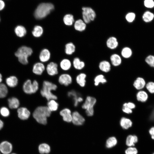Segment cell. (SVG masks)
Here are the masks:
<instances>
[{
  "label": "cell",
  "instance_id": "3957f363",
  "mask_svg": "<svg viewBox=\"0 0 154 154\" xmlns=\"http://www.w3.org/2000/svg\"><path fill=\"white\" fill-rule=\"evenodd\" d=\"M54 9V5L51 3H41L36 9L34 13L35 17L37 19H42L49 14Z\"/></svg>",
  "mask_w": 154,
  "mask_h": 154
},
{
  "label": "cell",
  "instance_id": "f35d334b",
  "mask_svg": "<svg viewBox=\"0 0 154 154\" xmlns=\"http://www.w3.org/2000/svg\"><path fill=\"white\" fill-rule=\"evenodd\" d=\"M117 142V139L115 137H111L107 140L106 146L108 148H112L116 145Z\"/></svg>",
  "mask_w": 154,
  "mask_h": 154
},
{
  "label": "cell",
  "instance_id": "f1b7e54d",
  "mask_svg": "<svg viewBox=\"0 0 154 154\" xmlns=\"http://www.w3.org/2000/svg\"><path fill=\"white\" fill-rule=\"evenodd\" d=\"M6 82L9 86L11 87H14L17 85L18 80L16 77L12 76L6 78Z\"/></svg>",
  "mask_w": 154,
  "mask_h": 154
},
{
  "label": "cell",
  "instance_id": "11a10c76",
  "mask_svg": "<svg viewBox=\"0 0 154 154\" xmlns=\"http://www.w3.org/2000/svg\"><path fill=\"white\" fill-rule=\"evenodd\" d=\"M11 154H17L15 153H12Z\"/></svg>",
  "mask_w": 154,
  "mask_h": 154
},
{
  "label": "cell",
  "instance_id": "f546056e",
  "mask_svg": "<svg viewBox=\"0 0 154 154\" xmlns=\"http://www.w3.org/2000/svg\"><path fill=\"white\" fill-rule=\"evenodd\" d=\"M73 63L74 68L78 70H82L85 66V63L81 61L79 58L78 57L75 58L74 59Z\"/></svg>",
  "mask_w": 154,
  "mask_h": 154
},
{
  "label": "cell",
  "instance_id": "f907efd6",
  "mask_svg": "<svg viewBox=\"0 0 154 154\" xmlns=\"http://www.w3.org/2000/svg\"><path fill=\"white\" fill-rule=\"evenodd\" d=\"M5 6L4 2L2 0H0V11L3 10Z\"/></svg>",
  "mask_w": 154,
  "mask_h": 154
},
{
  "label": "cell",
  "instance_id": "836d02e7",
  "mask_svg": "<svg viewBox=\"0 0 154 154\" xmlns=\"http://www.w3.org/2000/svg\"><path fill=\"white\" fill-rule=\"evenodd\" d=\"M61 68L65 71L69 70L71 66V63L70 61L67 59H64L61 60L60 63Z\"/></svg>",
  "mask_w": 154,
  "mask_h": 154
},
{
  "label": "cell",
  "instance_id": "74e56055",
  "mask_svg": "<svg viewBox=\"0 0 154 154\" xmlns=\"http://www.w3.org/2000/svg\"><path fill=\"white\" fill-rule=\"evenodd\" d=\"M63 20L64 24L67 26L72 25L74 22L73 16L70 14L65 15L63 18Z\"/></svg>",
  "mask_w": 154,
  "mask_h": 154
},
{
  "label": "cell",
  "instance_id": "44dd1931",
  "mask_svg": "<svg viewBox=\"0 0 154 154\" xmlns=\"http://www.w3.org/2000/svg\"><path fill=\"white\" fill-rule=\"evenodd\" d=\"M120 124L122 128L126 129L131 127L132 122L129 119L123 117L120 120Z\"/></svg>",
  "mask_w": 154,
  "mask_h": 154
},
{
  "label": "cell",
  "instance_id": "7dc6e473",
  "mask_svg": "<svg viewBox=\"0 0 154 154\" xmlns=\"http://www.w3.org/2000/svg\"><path fill=\"white\" fill-rule=\"evenodd\" d=\"M122 111L123 112L127 114H130L132 112V110L128 108L126 105V102L124 103L123 104Z\"/></svg>",
  "mask_w": 154,
  "mask_h": 154
},
{
  "label": "cell",
  "instance_id": "5bb4252c",
  "mask_svg": "<svg viewBox=\"0 0 154 154\" xmlns=\"http://www.w3.org/2000/svg\"><path fill=\"white\" fill-rule=\"evenodd\" d=\"M46 70L48 74L51 76H54L58 74L57 64L53 62L49 63L46 67Z\"/></svg>",
  "mask_w": 154,
  "mask_h": 154
},
{
  "label": "cell",
  "instance_id": "d4e9b609",
  "mask_svg": "<svg viewBox=\"0 0 154 154\" xmlns=\"http://www.w3.org/2000/svg\"><path fill=\"white\" fill-rule=\"evenodd\" d=\"M138 141V138L136 135H129L126 139V145L130 147L134 146L135 144Z\"/></svg>",
  "mask_w": 154,
  "mask_h": 154
},
{
  "label": "cell",
  "instance_id": "277c9868",
  "mask_svg": "<svg viewBox=\"0 0 154 154\" xmlns=\"http://www.w3.org/2000/svg\"><path fill=\"white\" fill-rule=\"evenodd\" d=\"M33 52V50L31 48L23 46L18 48L15 53V55L18 58L20 63L25 65L28 63V58L31 55Z\"/></svg>",
  "mask_w": 154,
  "mask_h": 154
},
{
  "label": "cell",
  "instance_id": "484cf974",
  "mask_svg": "<svg viewBox=\"0 0 154 154\" xmlns=\"http://www.w3.org/2000/svg\"><path fill=\"white\" fill-rule=\"evenodd\" d=\"M8 101L9 107L11 109H16L19 106V102L17 98L12 97L9 98Z\"/></svg>",
  "mask_w": 154,
  "mask_h": 154
},
{
  "label": "cell",
  "instance_id": "db71d44e",
  "mask_svg": "<svg viewBox=\"0 0 154 154\" xmlns=\"http://www.w3.org/2000/svg\"><path fill=\"white\" fill-rule=\"evenodd\" d=\"M2 76L1 74L0 73V83L2 81Z\"/></svg>",
  "mask_w": 154,
  "mask_h": 154
},
{
  "label": "cell",
  "instance_id": "7402d4cb",
  "mask_svg": "<svg viewBox=\"0 0 154 154\" xmlns=\"http://www.w3.org/2000/svg\"><path fill=\"white\" fill-rule=\"evenodd\" d=\"M145 85V81L143 78L139 77L135 80L133 86L137 90H140L143 88Z\"/></svg>",
  "mask_w": 154,
  "mask_h": 154
},
{
  "label": "cell",
  "instance_id": "52a82bcc",
  "mask_svg": "<svg viewBox=\"0 0 154 154\" xmlns=\"http://www.w3.org/2000/svg\"><path fill=\"white\" fill-rule=\"evenodd\" d=\"M38 88V83L36 80H34L32 82L30 80H27L24 82L23 86L24 92L27 94H31L36 93Z\"/></svg>",
  "mask_w": 154,
  "mask_h": 154
},
{
  "label": "cell",
  "instance_id": "e575fe53",
  "mask_svg": "<svg viewBox=\"0 0 154 154\" xmlns=\"http://www.w3.org/2000/svg\"><path fill=\"white\" fill-rule=\"evenodd\" d=\"M137 100L142 102H144L146 101L148 98V96L146 92L143 91H140L136 95Z\"/></svg>",
  "mask_w": 154,
  "mask_h": 154
},
{
  "label": "cell",
  "instance_id": "7c38bea8",
  "mask_svg": "<svg viewBox=\"0 0 154 154\" xmlns=\"http://www.w3.org/2000/svg\"><path fill=\"white\" fill-rule=\"evenodd\" d=\"M60 115L62 117L63 120L65 121L70 123L72 119V113L70 109L64 108L60 112Z\"/></svg>",
  "mask_w": 154,
  "mask_h": 154
},
{
  "label": "cell",
  "instance_id": "d6a6232c",
  "mask_svg": "<svg viewBox=\"0 0 154 154\" xmlns=\"http://www.w3.org/2000/svg\"><path fill=\"white\" fill-rule=\"evenodd\" d=\"M43 32V30L42 27L37 25L34 27L32 31V34L34 37H39L42 35Z\"/></svg>",
  "mask_w": 154,
  "mask_h": 154
},
{
  "label": "cell",
  "instance_id": "1f68e13d",
  "mask_svg": "<svg viewBox=\"0 0 154 154\" xmlns=\"http://www.w3.org/2000/svg\"><path fill=\"white\" fill-rule=\"evenodd\" d=\"M132 54L131 48L127 46L123 48L121 50V54L122 57L125 58H130Z\"/></svg>",
  "mask_w": 154,
  "mask_h": 154
},
{
  "label": "cell",
  "instance_id": "30bf717a",
  "mask_svg": "<svg viewBox=\"0 0 154 154\" xmlns=\"http://www.w3.org/2000/svg\"><path fill=\"white\" fill-rule=\"evenodd\" d=\"M58 82L61 85L68 86L72 82V78L70 75L67 74L60 75L58 78Z\"/></svg>",
  "mask_w": 154,
  "mask_h": 154
},
{
  "label": "cell",
  "instance_id": "f6af8a7d",
  "mask_svg": "<svg viewBox=\"0 0 154 154\" xmlns=\"http://www.w3.org/2000/svg\"><path fill=\"white\" fill-rule=\"evenodd\" d=\"M137 149L132 147H129L125 151V154H137Z\"/></svg>",
  "mask_w": 154,
  "mask_h": 154
},
{
  "label": "cell",
  "instance_id": "7a4b0ae2",
  "mask_svg": "<svg viewBox=\"0 0 154 154\" xmlns=\"http://www.w3.org/2000/svg\"><path fill=\"white\" fill-rule=\"evenodd\" d=\"M57 88V85L54 84L48 81H44L40 90V94L48 101L52 99L56 100L57 96L53 94L52 91L55 90Z\"/></svg>",
  "mask_w": 154,
  "mask_h": 154
},
{
  "label": "cell",
  "instance_id": "ffe728a7",
  "mask_svg": "<svg viewBox=\"0 0 154 154\" xmlns=\"http://www.w3.org/2000/svg\"><path fill=\"white\" fill-rule=\"evenodd\" d=\"M74 27L76 30L82 32L86 29V24L82 19H79L76 21L74 23Z\"/></svg>",
  "mask_w": 154,
  "mask_h": 154
},
{
  "label": "cell",
  "instance_id": "7bdbcfd3",
  "mask_svg": "<svg viewBox=\"0 0 154 154\" xmlns=\"http://www.w3.org/2000/svg\"><path fill=\"white\" fill-rule=\"evenodd\" d=\"M145 61L150 66L153 67L154 65V56H148L145 58Z\"/></svg>",
  "mask_w": 154,
  "mask_h": 154
},
{
  "label": "cell",
  "instance_id": "9a60e30c",
  "mask_svg": "<svg viewBox=\"0 0 154 154\" xmlns=\"http://www.w3.org/2000/svg\"><path fill=\"white\" fill-rule=\"evenodd\" d=\"M118 42L117 38L112 36L109 37L106 41L107 46L111 49L116 48L118 45Z\"/></svg>",
  "mask_w": 154,
  "mask_h": 154
},
{
  "label": "cell",
  "instance_id": "8992f818",
  "mask_svg": "<svg viewBox=\"0 0 154 154\" xmlns=\"http://www.w3.org/2000/svg\"><path fill=\"white\" fill-rule=\"evenodd\" d=\"M82 10V20L86 24L94 21L96 17V14L93 9L90 7H83Z\"/></svg>",
  "mask_w": 154,
  "mask_h": 154
},
{
  "label": "cell",
  "instance_id": "4fadbf2b",
  "mask_svg": "<svg viewBox=\"0 0 154 154\" xmlns=\"http://www.w3.org/2000/svg\"><path fill=\"white\" fill-rule=\"evenodd\" d=\"M17 112L19 117L23 120L28 119L31 114L30 111L25 107H22L19 108Z\"/></svg>",
  "mask_w": 154,
  "mask_h": 154
},
{
  "label": "cell",
  "instance_id": "680465c9",
  "mask_svg": "<svg viewBox=\"0 0 154 154\" xmlns=\"http://www.w3.org/2000/svg\"><path fill=\"white\" fill-rule=\"evenodd\" d=\"M153 154H154V153H153Z\"/></svg>",
  "mask_w": 154,
  "mask_h": 154
},
{
  "label": "cell",
  "instance_id": "6f0895ef",
  "mask_svg": "<svg viewBox=\"0 0 154 154\" xmlns=\"http://www.w3.org/2000/svg\"><path fill=\"white\" fill-rule=\"evenodd\" d=\"M153 67L154 68V66H153Z\"/></svg>",
  "mask_w": 154,
  "mask_h": 154
},
{
  "label": "cell",
  "instance_id": "816d5d0a",
  "mask_svg": "<svg viewBox=\"0 0 154 154\" xmlns=\"http://www.w3.org/2000/svg\"><path fill=\"white\" fill-rule=\"evenodd\" d=\"M3 121L0 119V130L3 127Z\"/></svg>",
  "mask_w": 154,
  "mask_h": 154
},
{
  "label": "cell",
  "instance_id": "8fae6325",
  "mask_svg": "<svg viewBox=\"0 0 154 154\" xmlns=\"http://www.w3.org/2000/svg\"><path fill=\"white\" fill-rule=\"evenodd\" d=\"M13 149L12 144L9 142L4 141L0 144V151L3 154H9Z\"/></svg>",
  "mask_w": 154,
  "mask_h": 154
},
{
  "label": "cell",
  "instance_id": "603a6c76",
  "mask_svg": "<svg viewBox=\"0 0 154 154\" xmlns=\"http://www.w3.org/2000/svg\"><path fill=\"white\" fill-rule=\"evenodd\" d=\"M86 75L84 73H81L78 75L76 78L77 83L81 87H84L86 84Z\"/></svg>",
  "mask_w": 154,
  "mask_h": 154
},
{
  "label": "cell",
  "instance_id": "83f0119b",
  "mask_svg": "<svg viewBox=\"0 0 154 154\" xmlns=\"http://www.w3.org/2000/svg\"><path fill=\"white\" fill-rule=\"evenodd\" d=\"M154 18V14L152 12L148 11L144 12L142 16L143 20L145 22L151 21Z\"/></svg>",
  "mask_w": 154,
  "mask_h": 154
},
{
  "label": "cell",
  "instance_id": "b9f144b4",
  "mask_svg": "<svg viewBox=\"0 0 154 154\" xmlns=\"http://www.w3.org/2000/svg\"><path fill=\"white\" fill-rule=\"evenodd\" d=\"M143 3L146 8L152 9L154 8V0H144Z\"/></svg>",
  "mask_w": 154,
  "mask_h": 154
},
{
  "label": "cell",
  "instance_id": "ac0fdd59",
  "mask_svg": "<svg viewBox=\"0 0 154 154\" xmlns=\"http://www.w3.org/2000/svg\"><path fill=\"white\" fill-rule=\"evenodd\" d=\"M110 59L111 64L114 66H119L122 62L121 57L117 54H112L110 56Z\"/></svg>",
  "mask_w": 154,
  "mask_h": 154
},
{
  "label": "cell",
  "instance_id": "5b68a950",
  "mask_svg": "<svg viewBox=\"0 0 154 154\" xmlns=\"http://www.w3.org/2000/svg\"><path fill=\"white\" fill-rule=\"evenodd\" d=\"M96 102V100L94 97L88 96L82 106V109L85 110L86 115L89 117L92 116L94 114V107Z\"/></svg>",
  "mask_w": 154,
  "mask_h": 154
},
{
  "label": "cell",
  "instance_id": "9c48e42d",
  "mask_svg": "<svg viewBox=\"0 0 154 154\" xmlns=\"http://www.w3.org/2000/svg\"><path fill=\"white\" fill-rule=\"evenodd\" d=\"M72 122L74 125H81L84 123L85 119L84 117L78 112L75 111L72 113Z\"/></svg>",
  "mask_w": 154,
  "mask_h": 154
},
{
  "label": "cell",
  "instance_id": "91938a15",
  "mask_svg": "<svg viewBox=\"0 0 154 154\" xmlns=\"http://www.w3.org/2000/svg\"></svg>",
  "mask_w": 154,
  "mask_h": 154
},
{
  "label": "cell",
  "instance_id": "cb8c5ba5",
  "mask_svg": "<svg viewBox=\"0 0 154 154\" xmlns=\"http://www.w3.org/2000/svg\"><path fill=\"white\" fill-rule=\"evenodd\" d=\"M15 32L18 37H22L24 36L27 33L25 28L23 26L18 25L15 29Z\"/></svg>",
  "mask_w": 154,
  "mask_h": 154
},
{
  "label": "cell",
  "instance_id": "d590c367",
  "mask_svg": "<svg viewBox=\"0 0 154 154\" xmlns=\"http://www.w3.org/2000/svg\"><path fill=\"white\" fill-rule=\"evenodd\" d=\"M38 150L41 154H48L50 151V147L48 144L43 143L39 146Z\"/></svg>",
  "mask_w": 154,
  "mask_h": 154
},
{
  "label": "cell",
  "instance_id": "d6986e66",
  "mask_svg": "<svg viewBox=\"0 0 154 154\" xmlns=\"http://www.w3.org/2000/svg\"><path fill=\"white\" fill-rule=\"evenodd\" d=\"M99 69L102 72L107 73L110 72L111 69V65L108 61L104 60L101 61L99 64Z\"/></svg>",
  "mask_w": 154,
  "mask_h": 154
},
{
  "label": "cell",
  "instance_id": "60d3db41",
  "mask_svg": "<svg viewBox=\"0 0 154 154\" xmlns=\"http://www.w3.org/2000/svg\"><path fill=\"white\" fill-rule=\"evenodd\" d=\"M8 93V89L3 83H0V98L5 97Z\"/></svg>",
  "mask_w": 154,
  "mask_h": 154
},
{
  "label": "cell",
  "instance_id": "bcb514c9",
  "mask_svg": "<svg viewBox=\"0 0 154 154\" xmlns=\"http://www.w3.org/2000/svg\"><path fill=\"white\" fill-rule=\"evenodd\" d=\"M146 88L150 93H154V82H149L146 85Z\"/></svg>",
  "mask_w": 154,
  "mask_h": 154
},
{
  "label": "cell",
  "instance_id": "f5cc1de1",
  "mask_svg": "<svg viewBox=\"0 0 154 154\" xmlns=\"http://www.w3.org/2000/svg\"><path fill=\"white\" fill-rule=\"evenodd\" d=\"M151 117L152 119H154V110L152 112L151 116Z\"/></svg>",
  "mask_w": 154,
  "mask_h": 154
},
{
  "label": "cell",
  "instance_id": "ab89813d",
  "mask_svg": "<svg viewBox=\"0 0 154 154\" xmlns=\"http://www.w3.org/2000/svg\"><path fill=\"white\" fill-rule=\"evenodd\" d=\"M136 18V14L133 12H129L125 16V19L126 21L129 23L133 22L135 21Z\"/></svg>",
  "mask_w": 154,
  "mask_h": 154
},
{
  "label": "cell",
  "instance_id": "9f6ffc18",
  "mask_svg": "<svg viewBox=\"0 0 154 154\" xmlns=\"http://www.w3.org/2000/svg\"><path fill=\"white\" fill-rule=\"evenodd\" d=\"M97 17V18H98V17ZM99 19H100V18H99Z\"/></svg>",
  "mask_w": 154,
  "mask_h": 154
},
{
  "label": "cell",
  "instance_id": "4dcf8cb0",
  "mask_svg": "<svg viewBox=\"0 0 154 154\" xmlns=\"http://www.w3.org/2000/svg\"><path fill=\"white\" fill-rule=\"evenodd\" d=\"M94 84L97 86L100 84H104L107 82L106 79L104 75L100 74L96 76L94 79Z\"/></svg>",
  "mask_w": 154,
  "mask_h": 154
},
{
  "label": "cell",
  "instance_id": "8d00e7d4",
  "mask_svg": "<svg viewBox=\"0 0 154 154\" xmlns=\"http://www.w3.org/2000/svg\"><path fill=\"white\" fill-rule=\"evenodd\" d=\"M75 50V46L72 42L66 44L65 46V52L68 55H71Z\"/></svg>",
  "mask_w": 154,
  "mask_h": 154
},
{
  "label": "cell",
  "instance_id": "ba28073f",
  "mask_svg": "<svg viewBox=\"0 0 154 154\" xmlns=\"http://www.w3.org/2000/svg\"><path fill=\"white\" fill-rule=\"evenodd\" d=\"M67 95L68 97L71 98L72 99L75 107L77 106L79 103L82 102L83 100L80 94L74 90L68 92Z\"/></svg>",
  "mask_w": 154,
  "mask_h": 154
},
{
  "label": "cell",
  "instance_id": "4316f807",
  "mask_svg": "<svg viewBox=\"0 0 154 154\" xmlns=\"http://www.w3.org/2000/svg\"><path fill=\"white\" fill-rule=\"evenodd\" d=\"M55 100H50L48 101L47 103V107L52 112H54L56 111L59 106L58 104Z\"/></svg>",
  "mask_w": 154,
  "mask_h": 154
},
{
  "label": "cell",
  "instance_id": "6da1fadb",
  "mask_svg": "<svg viewBox=\"0 0 154 154\" xmlns=\"http://www.w3.org/2000/svg\"><path fill=\"white\" fill-rule=\"evenodd\" d=\"M51 113L47 106H39L34 110L33 116L37 122L46 125L47 122V118L50 116Z\"/></svg>",
  "mask_w": 154,
  "mask_h": 154
},
{
  "label": "cell",
  "instance_id": "681fc988",
  "mask_svg": "<svg viewBox=\"0 0 154 154\" xmlns=\"http://www.w3.org/2000/svg\"><path fill=\"white\" fill-rule=\"evenodd\" d=\"M149 132L151 135V138L154 140V127H151L150 129Z\"/></svg>",
  "mask_w": 154,
  "mask_h": 154
},
{
  "label": "cell",
  "instance_id": "e0dca14e",
  "mask_svg": "<svg viewBox=\"0 0 154 154\" xmlns=\"http://www.w3.org/2000/svg\"><path fill=\"white\" fill-rule=\"evenodd\" d=\"M50 57V53L47 49H42L40 52L39 58L40 61L42 62H45L48 61Z\"/></svg>",
  "mask_w": 154,
  "mask_h": 154
},
{
  "label": "cell",
  "instance_id": "ee69618b",
  "mask_svg": "<svg viewBox=\"0 0 154 154\" xmlns=\"http://www.w3.org/2000/svg\"><path fill=\"white\" fill-rule=\"evenodd\" d=\"M0 113L1 115L4 117H7L10 114L9 109L6 107H3L0 109Z\"/></svg>",
  "mask_w": 154,
  "mask_h": 154
},
{
  "label": "cell",
  "instance_id": "2e32d148",
  "mask_svg": "<svg viewBox=\"0 0 154 154\" xmlns=\"http://www.w3.org/2000/svg\"><path fill=\"white\" fill-rule=\"evenodd\" d=\"M45 69L44 65L41 62H37L33 65V72L35 74L40 75H41Z\"/></svg>",
  "mask_w": 154,
  "mask_h": 154
},
{
  "label": "cell",
  "instance_id": "c3c4849f",
  "mask_svg": "<svg viewBox=\"0 0 154 154\" xmlns=\"http://www.w3.org/2000/svg\"><path fill=\"white\" fill-rule=\"evenodd\" d=\"M126 105L128 108L131 110L135 108V104L130 102L126 103Z\"/></svg>",
  "mask_w": 154,
  "mask_h": 154
}]
</instances>
